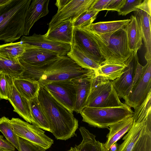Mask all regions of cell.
I'll return each instance as SVG.
<instances>
[{
  "instance_id": "obj_2",
  "label": "cell",
  "mask_w": 151,
  "mask_h": 151,
  "mask_svg": "<svg viewBox=\"0 0 151 151\" xmlns=\"http://www.w3.org/2000/svg\"><path fill=\"white\" fill-rule=\"evenodd\" d=\"M49 123L51 132L57 139L66 140L76 135L78 120L73 113L57 101L44 86L37 96Z\"/></svg>"
},
{
  "instance_id": "obj_32",
  "label": "cell",
  "mask_w": 151,
  "mask_h": 151,
  "mask_svg": "<svg viewBox=\"0 0 151 151\" xmlns=\"http://www.w3.org/2000/svg\"><path fill=\"white\" fill-rule=\"evenodd\" d=\"M131 151H151V125H146L144 132Z\"/></svg>"
},
{
  "instance_id": "obj_37",
  "label": "cell",
  "mask_w": 151,
  "mask_h": 151,
  "mask_svg": "<svg viewBox=\"0 0 151 151\" xmlns=\"http://www.w3.org/2000/svg\"><path fill=\"white\" fill-rule=\"evenodd\" d=\"M19 151H46L30 142L19 138Z\"/></svg>"
},
{
  "instance_id": "obj_21",
  "label": "cell",
  "mask_w": 151,
  "mask_h": 151,
  "mask_svg": "<svg viewBox=\"0 0 151 151\" xmlns=\"http://www.w3.org/2000/svg\"><path fill=\"white\" fill-rule=\"evenodd\" d=\"M133 116L128 117L110 126L109 132L107 135V140L104 143L106 151H109L111 146L128 132L133 124Z\"/></svg>"
},
{
  "instance_id": "obj_44",
  "label": "cell",
  "mask_w": 151,
  "mask_h": 151,
  "mask_svg": "<svg viewBox=\"0 0 151 151\" xmlns=\"http://www.w3.org/2000/svg\"><path fill=\"white\" fill-rule=\"evenodd\" d=\"M0 151H15L14 150H11L8 149L0 147Z\"/></svg>"
},
{
  "instance_id": "obj_28",
  "label": "cell",
  "mask_w": 151,
  "mask_h": 151,
  "mask_svg": "<svg viewBox=\"0 0 151 151\" xmlns=\"http://www.w3.org/2000/svg\"><path fill=\"white\" fill-rule=\"evenodd\" d=\"M26 47V45L20 41L0 45V56L12 60L18 59Z\"/></svg>"
},
{
  "instance_id": "obj_23",
  "label": "cell",
  "mask_w": 151,
  "mask_h": 151,
  "mask_svg": "<svg viewBox=\"0 0 151 151\" xmlns=\"http://www.w3.org/2000/svg\"><path fill=\"white\" fill-rule=\"evenodd\" d=\"M12 79L14 87L22 96L29 101L37 96L40 87L37 81L21 78Z\"/></svg>"
},
{
  "instance_id": "obj_13",
  "label": "cell",
  "mask_w": 151,
  "mask_h": 151,
  "mask_svg": "<svg viewBox=\"0 0 151 151\" xmlns=\"http://www.w3.org/2000/svg\"><path fill=\"white\" fill-rule=\"evenodd\" d=\"M86 56L100 64L104 61L103 57L95 42L84 28L74 27L73 41Z\"/></svg>"
},
{
  "instance_id": "obj_46",
  "label": "cell",
  "mask_w": 151,
  "mask_h": 151,
  "mask_svg": "<svg viewBox=\"0 0 151 151\" xmlns=\"http://www.w3.org/2000/svg\"><path fill=\"white\" fill-rule=\"evenodd\" d=\"M117 151V150H112L111 149H110L109 151Z\"/></svg>"
},
{
  "instance_id": "obj_33",
  "label": "cell",
  "mask_w": 151,
  "mask_h": 151,
  "mask_svg": "<svg viewBox=\"0 0 151 151\" xmlns=\"http://www.w3.org/2000/svg\"><path fill=\"white\" fill-rule=\"evenodd\" d=\"M99 11L88 10L81 14L73 22L74 27L84 28L93 23Z\"/></svg>"
},
{
  "instance_id": "obj_41",
  "label": "cell",
  "mask_w": 151,
  "mask_h": 151,
  "mask_svg": "<svg viewBox=\"0 0 151 151\" xmlns=\"http://www.w3.org/2000/svg\"><path fill=\"white\" fill-rule=\"evenodd\" d=\"M0 147L13 150H15V148L13 145L4 139L3 136L1 135H0Z\"/></svg>"
},
{
  "instance_id": "obj_4",
  "label": "cell",
  "mask_w": 151,
  "mask_h": 151,
  "mask_svg": "<svg viewBox=\"0 0 151 151\" xmlns=\"http://www.w3.org/2000/svg\"><path fill=\"white\" fill-rule=\"evenodd\" d=\"M86 29L95 42L103 57L104 61L101 63L124 64L132 53L124 29L106 34Z\"/></svg>"
},
{
  "instance_id": "obj_39",
  "label": "cell",
  "mask_w": 151,
  "mask_h": 151,
  "mask_svg": "<svg viewBox=\"0 0 151 151\" xmlns=\"http://www.w3.org/2000/svg\"><path fill=\"white\" fill-rule=\"evenodd\" d=\"M124 0H111L106 10L118 11Z\"/></svg>"
},
{
  "instance_id": "obj_30",
  "label": "cell",
  "mask_w": 151,
  "mask_h": 151,
  "mask_svg": "<svg viewBox=\"0 0 151 151\" xmlns=\"http://www.w3.org/2000/svg\"><path fill=\"white\" fill-rule=\"evenodd\" d=\"M24 69L18 59L12 60L0 56V73L9 75L12 78H19Z\"/></svg>"
},
{
  "instance_id": "obj_18",
  "label": "cell",
  "mask_w": 151,
  "mask_h": 151,
  "mask_svg": "<svg viewBox=\"0 0 151 151\" xmlns=\"http://www.w3.org/2000/svg\"><path fill=\"white\" fill-rule=\"evenodd\" d=\"M73 22L70 20L60 22L44 35L49 40L71 45L73 43Z\"/></svg>"
},
{
  "instance_id": "obj_17",
  "label": "cell",
  "mask_w": 151,
  "mask_h": 151,
  "mask_svg": "<svg viewBox=\"0 0 151 151\" xmlns=\"http://www.w3.org/2000/svg\"><path fill=\"white\" fill-rule=\"evenodd\" d=\"M49 1V0H32L25 18L24 35H29L30 30L34 24L40 18L48 14Z\"/></svg>"
},
{
  "instance_id": "obj_34",
  "label": "cell",
  "mask_w": 151,
  "mask_h": 151,
  "mask_svg": "<svg viewBox=\"0 0 151 151\" xmlns=\"http://www.w3.org/2000/svg\"><path fill=\"white\" fill-rule=\"evenodd\" d=\"M134 109L133 115L134 119L142 120L147 117L151 113V92L148 94L143 103Z\"/></svg>"
},
{
  "instance_id": "obj_5",
  "label": "cell",
  "mask_w": 151,
  "mask_h": 151,
  "mask_svg": "<svg viewBox=\"0 0 151 151\" xmlns=\"http://www.w3.org/2000/svg\"><path fill=\"white\" fill-rule=\"evenodd\" d=\"M80 114L83 122L94 127L105 128L132 116L133 112L128 106L107 107L86 106Z\"/></svg>"
},
{
  "instance_id": "obj_26",
  "label": "cell",
  "mask_w": 151,
  "mask_h": 151,
  "mask_svg": "<svg viewBox=\"0 0 151 151\" xmlns=\"http://www.w3.org/2000/svg\"><path fill=\"white\" fill-rule=\"evenodd\" d=\"M29 101L31 114L33 120L32 124L43 130L51 132L49 123L37 96Z\"/></svg>"
},
{
  "instance_id": "obj_11",
  "label": "cell",
  "mask_w": 151,
  "mask_h": 151,
  "mask_svg": "<svg viewBox=\"0 0 151 151\" xmlns=\"http://www.w3.org/2000/svg\"><path fill=\"white\" fill-rule=\"evenodd\" d=\"M95 0H70L52 17L48 24V30L51 29L64 21L73 22L83 13L88 10Z\"/></svg>"
},
{
  "instance_id": "obj_27",
  "label": "cell",
  "mask_w": 151,
  "mask_h": 151,
  "mask_svg": "<svg viewBox=\"0 0 151 151\" xmlns=\"http://www.w3.org/2000/svg\"><path fill=\"white\" fill-rule=\"evenodd\" d=\"M67 55L82 68L96 71L100 64L86 56L75 45H70V49Z\"/></svg>"
},
{
  "instance_id": "obj_16",
  "label": "cell",
  "mask_w": 151,
  "mask_h": 151,
  "mask_svg": "<svg viewBox=\"0 0 151 151\" xmlns=\"http://www.w3.org/2000/svg\"><path fill=\"white\" fill-rule=\"evenodd\" d=\"M20 42L29 45L38 47L58 53L59 56L67 55L70 49V44L49 40L44 35L34 33L31 36H22Z\"/></svg>"
},
{
  "instance_id": "obj_19",
  "label": "cell",
  "mask_w": 151,
  "mask_h": 151,
  "mask_svg": "<svg viewBox=\"0 0 151 151\" xmlns=\"http://www.w3.org/2000/svg\"><path fill=\"white\" fill-rule=\"evenodd\" d=\"M8 100L13 107L14 111L17 113L26 122L32 124L29 101L19 94L14 87L13 81Z\"/></svg>"
},
{
  "instance_id": "obj_35",
  "label": "cell",
  "mask_w": 151,
  "mask_h": 151,
  "mask_svg": "<svg viewBox=\"0 0 151 151\" xmlns=\"http://www.w3.org/2000/svg\"><path fill=\"white\" fill-rule=\"evenodd\" d=\"M13 79L11 76L0 73V99L8 100Z\"/></svg>"
},
{
  "instance_id": "obj_3",
  "label": "cell",
  "mask_w": 151,
  "mask_h": 151,
  "mask_svg": "<svg viewBox=\"0 0 151 151\" xmlns=\"http://www.w3.org/2000/svg\"><path fill=\"white\" fill-rule=\"evenodd\" d=\"M31 0H9L0 6V40L13 42L24 35L26 14Z\"/></svg>"
},
{
  "instance_id": "obj_24",
  "label": "cell",
  "mask_w": 151,
  "mask_h": 151,
  "mask_svg": "<svg viewBox=\"0 0 151 151\" xmlns=\"http://www.w3.org/2000/svg\"><path fill=\"white\" fill-rule=\"evenodd\" d=\"M79 129L82 140L75 146L77 151H106L104 143L97 140L96 136L85 127H81Z\"/></svg>"
},
{
  "instance_id": "obj_6",
  "label": "cell",
  "mask_w": 151,
  "mask_h": 151,
  "mask_svg": "<svg viewBox=\"0 0 151 151\" xmlns=\"http://www.w3.org/2000/svg\"><path fill=\"white\" fill-rule=\"evenodd\" d=\"M127 106L120 101L112 81L96 74L93 81L86 106L107 107Z\"/></svg>"
},
{
  "instance_id": "obj_7",
  "label": "cell",
  "mask_w": 151,
  "mask_h": 151,
  "mask_svg": "<svg viewBox=\"0 0 151 151\" xmlns=\"http://www.w3.org/2000/svg\"><path fill=\"white\" fill-rule=\"evenodd\" d=\"M10 121L15 134L19 137L30 142L45 150L50 148L54 140L47 136L44 130L18 118Z\"/></svg>"
},
{
  "instance_id": "obj_36",
  "label": "cell",
  "mask_w": 151,
  "mask_h": 151,
  "mask_svg": "<svg viewBox=\"0 0 151 151\" xmlns=\"http://www.w3.org/2000/svg\"><path fill=\"white\" fill-rule=\"evenodd\" d=\"M143 0H124L117 11L119 15L126 16L133 11H135Z\"/></svg>"
},
{
  "instance_id": "obj_40",
  "label": "cell",
  "mask_w": 151,
  "mask_h": 151,
  "mask_svg": "<svg viewBox=\"0 0 151 151\" xmlns=\"http://www.w3.org/2000/svg\"><path fill=\"white\" fill-rule=\"evenodd\" d=\"M143 68V66L141 65L139 62L137 64L134 73L132 87L137 83L141 77L142 73Z\"/></svg>"
},
{
  "instance_id": "obj_10",
  "label": "cell",
  "mask_w": 151,
  "mask_h": 151,
  "mask_svg": "<svg viewBox=\"0 0 151 151\" xmlns=\"http://www.w3.org/2000/svg\"><path fill=\"white\" fill-rule=\"evenodd\" d=\"M74 79L52 82L43 86L55 99L72 113L75 101Z\"/></svg>"
},
{
  "instance_id": "obj_38",
  "label": "cell",
  "mask_w": 151,
  "mask_h": 151,
  "mask_svg": "<svg viewBox=\"0 0 151 151\" xmlns=\"http://www.w3.org/2000/svg\"><path fill=\"white\" fill-rule=\"evenodd\" d=\"M111 0H95L89 7V10H96L99 12L106 10Z\"/></svg>"
},
{
  "instance_id": "obj_14",
  "label": "cell",
  "mask_w": 151,
  "mask_h": 151,
  "mask_svg": "<svg viewBox=\"0 0 151 151\" xmlns=\"http://www.w3.org/2000/svg\"><path fill=\"white\" fill-rule=\"evenodd\" d=\"M27 47L18 60L24 67L40 65L59 56L54 51L26 44Z\"/></svg>"
},
{
  "instance_id": "obj_22",
  "label": "cell",
  "mask_w": 151,
  "mask_h": 151,
  "mask_svg": "<svg viewBox=\"0 0 151 151\" xmlns=\"http://www.w3.org/2000/svg\"><path fill=\"white\" fill-rule=\"evenodd\" d=\"M126 31L128 45L132 52L137 53L142 45L143 40L141 28L137 18L134 15L130 17V21L126 25Z\"/></svg>"
},
{
  "instance_id": "obj_1",
  "label": "cell",
  "mask_w": 151,
  "mask_h": 151,
  "mask_svg": "<svg viewBox=\"0 0 151 151\" xmlns=\"http://www.w3.org/2000/svg\"><path fill=\"white\" fill-rule=\"evenodd\" d=\"M20 78L37 81L40 86L54 82L73 80L88 72L67 55L58 56L39 65L24 68Z\"/></svg>"
},
{
  "instance_id": "obj_12",
  "label": "cell",
  "mask_w": 151,
  "mask_h": 151,
  "mask_svg": "<svg viewBox=\"0 0 151 151\" xmlns=\"http://www.w3.org/2000/svg\"><path fill=\"white\" fill-rule=\"evenodd\" d=\"M137 8L134 13L141 28L146 49L145 58L147 61L151 60V0H143Z\"/></svg>"
},
{
  "instance_id": "obj_45",
  "label": "cell",
  "mask_w": 151,
  "mask_h": 151,
  "mask_svg": "<svg viewBox=\"0 0 151 151\" xmlns=\"http://www.w3.org/2000/svg\"><path fill=\"white\" fill-rule=\"evenodd\" d=\"M67 151H77L76 148L75 147H71L69 150Z\"/></svg>"
},
{
  "instance_id": "obj_25",
  "label": "cell",
  "mask_w": 151,
  "mask_h": 151,
  "mask_svg": "<svg viewBox=\"0 0 151 151\" xmlns=\"http://www.w3.org/2000/svg\"><path fill=\"white\" fill-rule=\"evenodd\" d=\"M130 19L93 23L84 28L99 34L108 33L124 29Z\"/></svg>"
},
{
  "instance_id": "obj_43",
  "label": "cell",
  "mask_w": 151,
  "mask_h": 151,
  "mask_svg": "<svg viewBox=\"0 0 151 151\" xmlns=\"http://www.w3.org/2000/svg\"><path fill=\"white\" fill-rule=\"evenodd\" d=\"M9 1V0H0V6L6 4Z\"/></svg>"
},
{
  "instance_id": "obj_9",
  "label": "cell",
  "mask_w": 151,
  "mask_h": 151,
  "mask_svg": "<svg viewBox=\"0 0 151 151\" xmlns=\"http://www.w3.org/2000/svg\"><path fill=\"white\" fill-rule=\"evenodd\" d=\"M138 62L137 53L132 52L125 62V66L121 75L112 81L119 99L125 100L129 96L132 87L134 73Z\"/></svg>"
},
{
  "instance_id": "obj_31",
  "label": "cell",
  "mask_w": 151,
  "mask_h": 151,
  "mask_svg": "<svg viewBox=\"0 0 151 151\" xmlns=\"http://www.w3.org/2000/svg\"><path fill=\"white\" fill-rule=\"evenodd\" d=\"M0 131L6 139L19 150V138L14 133L10 120L4 116L0 118Z\"/></svg>"
},
{
  "instance_id": "obj_8",
  "label": "cell",
  "mask_w": 151,
  "mask_h": 151,
  "mask_svg": "<svg viewBox=\"0 0 151 151\" xmlns=\"http://www.w3.org/2000/svg\"><path fill=\"white\" fill-rule=\"evenodd\" d=\"M143 66L142 76L133 86L128 97L124 100L127 106L135 109L140 106L151 92V60Z\"/></svg>"
},
{
  "instance_id": "obj_29",
  "label": "cell",
  "mask_w": 151,
  "mask_h": 151,
  "mask_svg": "<svg viewBox=\"0 0 151 151\" xmlns=\"http://www.w3.org/2000/svg\"><path fill=\"white\" fill-rule=\"evenodd\" d=\"M100 65L95 71L96 75L111 81L115 80L121 75L125 66V63H101Z\"/></svg>"
},
{
  "instance_id": "obj_20",
  "label": "cell",
  "mask_w": 151,
  "mask_h": 151,
  "mask_svg": "<svg viewBox=\"0 0 151 151\" xmlns=\"http://www.w3.org/2000/svg\"><path fill=\"white\" fill-rule=\"evenodd\" d=\"M147 118L142 120L134 119L131 128L123 137V142L118 145L116 151H131L132 150L145 131Z\"/></svg>"
},
{
  "instance_id": "obj_15",
  "label": "cell",
  "mask_w": 151,
  "mask_h": 151,
  "mask_svg": "<svg viewBox=\"0 0 151 151\" xmlns=\"http://www.w3.org/2000/svg\"><path fill=\"white\" fill-rule=\"evenodd\" d=\"M95 71L90 70L84 75L74 79L75 85V101L74 111L80 113L86 106L90 94Z\"/></svg>"
},
{
  "instance_id": "obj_42",
  "label": "cell",
  "mask_w": 151,
  "mask_h": 151,
  "mask_svg": "<svg viewBox=\"0 0 151 151\" xmlns=\"http://www.w3.org/2000/svg\"><path fill=\"white\" fill-rule=\"evenodd\" d=\"M70 0H57L55 4V5L57 7L58 10H59L63 7Z\"/></svg>"
}]
</instances>
